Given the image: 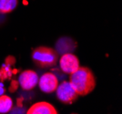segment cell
Wrapping results in <instances>:
<instances>
[{
    "label": "cell",
    "instance_id": "1",
    "mask_svg": "<svg viewBox=\"0 0 122 114\" xmlns=\"http://www.w3.org/2000/svg\"><path fill=\"white\" fill-rule=\"evenodd\" d=\"M69 83L76 90L78 96H86L96 88V77L87 67H78L69 76Z\"/></svg>",
    "mask_w": 122,
    "mask_h": 114
},
{
    "label": "cell",
    "instance_id": "2",
    "mask_svg": "<svg viewBox=\"0 0 122 114\" xmlns=\"http://www.w3.org/2000/svg\"><path fill=\"white\" fill-rule=\"evenodd\" d=\"M32 60L36 67L40 68H51L58 61V53L50 47L40 46L32 52Z\"/></svg>",
    "mask_w": 122,
    "mask_h": 114
},
{
    "label": "cell",
    "instance_id": "3",
    "mask_svg": "<svg viewBox=\"0 0 122 114\" xmlns=\"http://www.w3.org/2000/svg\"><path fill=\"white\" fill-rule=\"evenodd\" d=\"M56 92L58 100L66 105H70L76 102L79 97L69 81H63L62 83L58 84Z\"/></svg>",
    "mask_w": 122,
    "mask_h": 114
},
{
    "label": "cell",
    "instance_id": "4",
    "mask_svg": "<svg viewBox=\"0 0 122 114\" xmlns=\"http://www.w3.org/2000/svg\"><path fill=\"white\" fill-rule=\"evenodd\" d=\"M38 86L42 92L46 94L53 93L56 91L58 86V79L55 74L51 72H46L43 74L38 78Z\"/></svg>",
    "mask_w": 122,
    "mask_h": 114
},
{
    "label": "cell",
    "instance_id": "5",
    "mask_svg": "<svg viewBox=\"0 0 122 114\" xmlns=\"http://www.w3.org/2000/svg\"><path fill=\"white\" fill-rule=\"evenodd\" d=\"M60 69L67 75L74 73L79 67V59L76 55L72 53L63 54L59 59Z\"/></svg>",
    "mask_w": 122,
    "mask_h": 114
},
{
    "label": "cell",
    "instance_id": "6",
    "mask_svg": "<svg viewBox=\"0 0 122 114\" xmlns=\"http://www.w3.org/2000/svg\"><path fill=\"white\" fill-rule=\"evenodd\" d=\"M18 83L22 89L24 90H32L36 88L38 83V75L36 71L26 69L20 74L18 78Z\"/></svg>",
    "mask_w": 122,
    "mask_h": 114
},
{
    "label": "cell",
    "instance_id": "7",
    "mask_svg": "<svg viewBox=\"0 0 122 114\" xmlns=\"http://www.w3.org/2000/svg\"><path fill=\"white\" fill-rule=\"evenodd\" d=\"M27 114H57V110L52 104L40 101L33 104L26 111Z\"/></svg>",
    "mask_w": 122,
    "mask_h": 114
},
{
    "label": "cell",
    "instance_id": "8",
    "mask_svg": "<svg viewBox=\"0 0 122 114\" xmlns=\"http://www.w3.org/2000/svg\"><path fill=\"white\" fill-rule=\"evenodd\" d=\"M18 0H0V14H8L15 10Z\"/></svg>",
    "mask_w": 122,
    "mask_h": 114
},
{
    "label": "cell",
    "instance_id": "9",
    "mask_svg": "<svg viewBox=\"0 0 122 114\" xmlns=\"http://www.w3.org/2000/svg\"><path fill=\"white\" fill-rule=\"evenodd\" d=\"M13 108V100L7 95L0 96V113H7Z\"/></svg>",
    "mask_w": 122,
    "mask_h": 114
}]
</instances>
